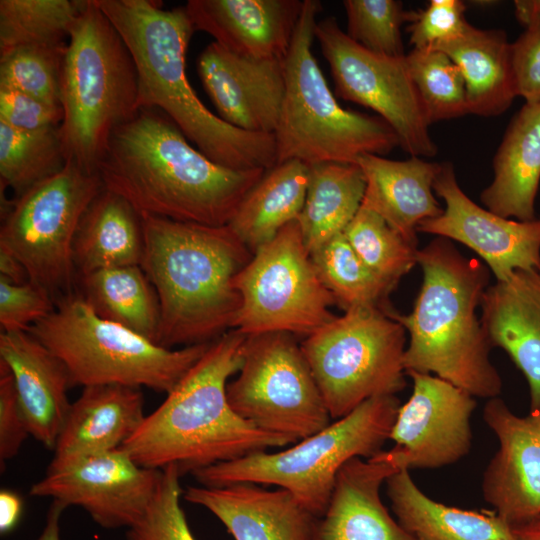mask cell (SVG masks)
I'll return each mask as SVG.
<instances>
[{
    "label": "cell",
    "mask_w": 540,
    "mask_h": 540,
    "mask_svg": "<svg viewBox=\"0 0 540 540\" xmlns=\"http://www.w3.org/2000/svg\"><path fill=\"white\" fill-rule=\"evenodd\" d=\"M187 140L161 111L140 109L114 130L96 173L140 214L228 225L266 170L227 168Z\"/></svg>",
    "instance_id": "cell-1"
},
{
    "label": "cell",
    "mask_w": 540,
    "mask_h": 540,
    "mask_svg": "<svg viewBox=\"0 0 540 540\" xmlns=\"http://www.w3.org/2000/svg\"><path fill=\"white\" fill-rule=\"evenodd\" d=\"M134 60L138 106L164 113L200 152L235 170L277 164L274 134L236 128L200 101L185 73L193 23L185 6L166 10L152 0H95Z\"/></svg>",
    "instance_id": "cell-2"
},
{
    "label": "cell",
    "mask_w": 540,
    "mask_h": 540,
    "mask_svg": "<svg viewBox=\"0 0 540 540\" xmlns=\"http://www.w3.org/2000/svg\"><path fill=\"white\" fill-rule=\"evenodd\" d=\"M140 216V266L160 303L157 344L172 349L211 343L234 329L242 300L233 282L253 253L228 225Z\"/></svg>",
    "instance_id": "cell-3"
},
{
    "label": "cell",
    "mask_w": 540,
    "mask_h": 540,
    "mask_svg": "<svg viewBox=\"0 0 540 540\" xmlns=\"http://www.w3.org/2000/svg\"><path fill=\"white\" fill-rule=\"evenodd\" d=\"M246 335L232 329L211 342L165 400L122 445L140 466L187 472L290 442L259 430L229 405L226 389L243 360Z\"/></svg>",
    "instance_id": "cell-4"
},
{
    "label": "cell",
    "mask_w": 540,
    "mask_h": 540,
    "mask_svg": "<svg viewBox=\"0 0 540 540\" xmlns=\"http://www.w3.org/2000/svg\"><path fill=\"white\" fill-rule=\"evenodd\" d=\"M417 264L422 284L413 310L390 315L409 334L405 373L434 374L474 397H498L502 380L476 314L489 286L488 269L442 237L418 249Z\"/></svg>",
    "instance_id": "cell-5"
},
{
    "label": "cell",
    "mask_w": 540,
    "mask_h": 540,
    "mask_svg": "<svg viewBox=\"0 0 540 540\" xmlns=\"http://www.w3.org/2000/svg\"><path fill=\"white\" fill-rule=\"evenodd\" d=\"M60 101L65 158L96 173L114 130L133 118L139 106L134 60L95 0H86L70 32Z\"/></svg>",
    "instance_id": "cell-6"
},
{
    "label": "cell",
    "mask_w": 540,
    "mask_h": 540,
    "mask_svg": "<svg viewBox=\"0 0 540 540\" xmlns=\"http://www.w3.org/2000/svg\"><path fill=\"white\" fill-rule=\"evenodd\" d=\"M319 0H304L284 59L285 94L274 132L277 164L299 160L354 163L363 154L384 156L399 146L394 130L379 116L339 105L312 53Z\"/></svg>",
    "instance_id": "cell-7"
},
{
    "label": "cell",
    "mask_w": 540,
    "mask_h": 540,
    "mask_svg": "<svg viewBox=\"0 0 540 540\" xmlns=\"http://www.w3.org/2000/svg\"><path fill=\"white\" fill-rule=\"evenodd\" d=\"M400 405L396 395L373 397L282 451L251 453L192 474L201 485L210 487L243 482L277 486L318 518L329 503L343 465L383 450Z\"/></svg>",
    "instance_id": "cell-8"
},
{
    "label": "cell",
    "mask_w": 540,
    "mask_h": 540,
    "mask_svg": "<svg viewBox=\"0 0 540 540\" xmlns=\"http://www.w3.org/2000/svg\"><path fill=\"white\" fill-rule=\"evenodd\" d=\"M65 366L73 386L125 385L170 392L211 343L171 349L98 316L74 292L29 330Z\"/></svg>",
    "instance_id": "cell-9"
},
{
    "label": "cell",
    "mask_w": 540,
    "mask_h": 540,
    "mask_svg": "<svg viewBox=\"0 0 540 540\" xmlns=\"http://www.w3.org/2000/svg\"><path fill=\"white\" fill-rule=\"evenodd\" d=\"M391 313L353 308L300 343L333 420L406 387V331Z\"/></svg>",
    "instance_id": "cell-10"
},
{
    "label": "cell",
    "mask_w": 540,
    "mask_h": 540,
    "mask_svg": "<svg viewBox=\"0 0 540 540\" xmlns=\"http://www.w3.org/2000/svg\"><path fill=\"white\" fill-rule=\"evenodd\" d=\"M103 189L96 173L71 161L15 198L0 229V249L19 259L30 282L54 299L74 293L73 242L80 220Z\"/></svg>",
    "instance_id": "cell-11"
},
{
    "label": "cell",
    "mask_w": 540,
    "mask_h": 540,
    "mask_svg": "<svg viewBox=\"0 0 540 540\" xmlns=\"http://www.w3.org/2000/svg\"><path fill=\"white\" fill-rule=\"evenodd\" d=\"M226 394L237 415L290 444L331 423L301 345L287 332L246 335L238 376Z\"/></svg>",
    "instance_id": "cell-12"
},
{
    "label": "cell",
    "mask_w": 540,
    "mask_h": 540,
    "mask_svg": "<svg viewBox=\"0 0 540 540\" xmlns=\"http://www.w3.org/2000/svg\"><path fill=\"white\" fill-rule=\"evenodd\" d=\"M241 296L235 328L245 335L287 332L305 337L336 316L297 220L259 247L234 278Z\"/></svg>",
    "instance_id": "cell-13"
},
{
    "label": "cell",
    "mask_w": 540,
    "mask_h": 540,
    "mask_svg": "<svg viewBox=\"0 0 540 540\" xmlns=\"http://www.w3.org/2000/svg\"><path fill=\"white\" fill-rule=\"evenodd\" d=\"M314 37L329 64L339 98L375 111L394 130L399 146L410 156L432 157L437 153L405 57L368 51L349 38L335 17L317 21Z\"/></svg>",
    "instance_id": "cell-14"
},
{
    "label": "cell",
    "mask_w": 540,
    "mask_h": 540,
    "mask_svg": "<svg viewBox=\"0 0 540 540\" xmlns=\"http://www.w3.org/2000/svg\"><path fill=\"white\" fill-rule=\"evenodd\" d=\"M160 475L118 448L49 466L30 494L79 506L103 528H129L146 511Z\"/></svg>",
    "instance_id": "cell-15"
},
{
    "label": "cell",
    "mask_w": 540,
    "mask_h": 540,
    "mask_svg": "<svg viewBox=\"0 0 540 540\" xmlns=\"http://www.w3.org/2000/svg\"><path fill=\"white\" fill-rule=\"evenodd\" d=\"M413 390L400 405L389 452L403 470L454 464L472 447L476 400L467 391L431 374L410 372Z\"/></svg>",
    "instance_id": "cell-16"
},
{
    "label": "cell",
    "mask_w": 540,
    "mask_h": 540,
    "mask_svg": "<svg viewBox=\"0 0 540 540\" xmlns=\"http://www.w3.org/2000/svg\"><path fill=\"white\" fill-rule=\"evenodd\" d=\"M433 190L445 208L421 222L418 232L462 243L485 261L499 282L517 270L540 271V218L513 220L479 206L460 188L451 163H441Z\"/></svg>",
    "instance_id": "cell-17"
},
{
    "label": "cell",
    "mask_w": 540,
    "mask_h": 540,
    "mask_svg": "<svg viewBox=\"0 0 540 540\" xmlns=\"http://www.w3.org/2000/svg\"><path fill=\"white\" fill-rule=\"evenodd\" d=\"M483 419L499 442L483 474L485 501L510 526L540 516V410L518 416L494 397Z\"/></svg>",
    "instance_id": "cell-18"
},
{
    "label": "cell",
    "mask_w": 540,
    "mask_h": 540,
    "mask_svg": "<svg viewBox=\"0 0 540 540\" xmlns=\"http://www.w3.org/2000/svg\"><path fill=\"white\" fill-rule=\"evenodd\" d=\"M197 72L219 117L241 130L274 134L285 94L284 59H255L213 41Z\"/></svg>",
    "instance_id": "cell-19"
},
{
    "label": "cell",
    "mask_w": 540,
    "mask_h": 540,
    "mask_svg": "<svg viewBox=\"0 0 540 540\" xmlns=\"http://www.w3.org/2000/svg\"><path fill=\"white\" fill-rule=\"evenodd\" d=\"M402 470L389 450L355 457L340 469L312 540H417L389 514L380 488Z\"/></svg>",
    "instance_id": "cell-20"
},
{
    "label": "cell",
    "mask_w": 540,
    "mask_h": 540,
    "mask_svg": "<svg viewBox=\"0 0 540 540\" xmlns=\"http://www.w3.org/2000/svg\"><path fill=\"white\" fill-rule=\"evenodd\" d=\"M304 0H189L195 30L231 52L255 59H285Z\"/></svg>",
    "instance_id": "cell-21"
},
{
    "label": "cell",
    "mask_w": 540,
    "mask_h": 540,
    "mask_svg": "<svg viewBox=\"0 0 540 540\" xmlns=\"http://www.w3.org/2000/svg\"><path fill=\"white\" fill-rule=\"evenodd\" d=\"M183 497L215 515L234 540H312L317 517L285 489L201 485L189 486Z\"/></svg>",
    "instance_id": "cell-22"
},
{
    "label": "cell",
    "mask_w": 540,
    "mask_h": 540,
    "mask_svg": "<svg viewBox=\"0 0 540 540\" xmlns=\"http://www.w3.org/2000/svg\"><path fill=\"white\" fill-rule=\"evenodd\" d=\"M481 325L491 348H502L525 376L530 411L540 410V271L517 270L481 300Z\"/></svg>",
    "instance_id": "cell-23"
},
{
    "label": "cell",
    "mask_w": 540,
    "mask_h": 540,
    "mask_svg": "<svg viewBox=\"0 0 540 540\" xmlns=\"http://www.w3.org/2000/svg\"><path fill=\"white\" fill-rule=\"evenodd\" d=\"M0 361L12 374L30 436L54 449L71 406L65 366L28 331L1 332Z\"/></svg>",
    "instance_id": "cell-24"
},
{
    "label": "cell",
    "mask_w": 540,
    "mask_h": 540,
    "mask_svg": "<svg viewBox=\"0 0 540 540\" xmlns=\"http://www.w3.org/2000/svg\"><path fill=\"white\" fill-rule=\"evenodd\" d=\"M145 416L140 388L117 384L83 387L71 403L49 466L121 448Z\"/></svg>",
    "instance_id": "cell-25"
},
{
    "label": "cell",
    "mask_w": 540,
    "mask_h": 540,
    "mask_svg": "<svg viewBox=\"0 0 540 540\" xmlns=\"http://www.w3.org/2000/svg\"><path fill=\"white\" fill-rule=\"evenodd\" d=\"M356 164L366 181L361 206L380 215L409 244L417 247L419 224L443 212L433 194L441 163L416 156L396 161L363 154Z\"/></svg>",
    "instance_id": "cell-26"
},
{
    "label": "cell",
    "mask_w": 540,
    "mask_h": 540,
    "mask_svg": "<svg viewBox=\"0 0 540 540\" xmlns=\"http://www.w3.org/2000/svg\"><path fill=\"white\" fill-rule=\"evenodd\" d=\"M494 177L481 193L486 209L504 218L535 219L540 183V101L512 118L493 160Z\"/></svg>",
    "instance_id": "cell-27"
},
{
    "label": "cell",
    "mask_w": 540,
    "mask_h": 540,
    "mask_svg": "<svg viewBox=\"0 0 540 540\" xmlns=\"http://www.w3.org/2000/svg\"><path fill=\"white\" fill-rule=\"evenodd\" d=\"M72 254L77 278L100 269L141 265L140 213L123 197L103 188L80 220Z\"/></svg>",
    "instance_id": "cell-28"
},
{
    "label": "cell",
    "mask_w": 540,
    "mask_h": 540,
    "mask_svg": "<svg viewBox=\"0 0 540 540\" xmlns=\"http://www.w3.org/2000/svg\"><path fill=\"white\" fill-rule=\"evenodd\" d=\"M385 483L397 521L417 540H515L512 527L494 511L437 502L420 490L409 470L396 472Z\"/></svg>",
    "instance_id": "cell-29"
},
{
    "label": "cell",
    "mask_w": 540,
    "mask_h": 540,
    "mask_svg": "<svg viewBox=\"0 0 540 540\" xmlns=\"http://www.w3.org/2000/svg\"><path fill=\"white\" fill-rule=\"evenodd\" d=\"M435 49L443 51L460 68L469 114L498 116L518 97L511 43L504 31L480 29L469 24L461 36Z\"/></svg>",
    "instance_id": "cell-30"
},
{
    "label": "cell",
    "mask_w": 540,
    "mask_h": 540,
    "mask_svg": "<svg viewBox=\"0 0 540 540\" xmlns=\"http://www.w3.org/2000/svg\"><path fill=\"white\" fill-rule=\"evenodd\" d=\"M309 182V165L288 160L266 170L247 193L228 226L254 253L298 219Z\"/></svg>",
    "instance_id": "cell-31"
},
{
    "label": "cell",
    "mask_w": 540,
    "mask_h": 540,
    "mask_svg": "<svg viewBox=\"0 0 540 540\" xmlns=\"http://www.w3.org/2000/svg\"><path fill=\"white\" fill-rule=\"evenodd\" d=\"M366 188L354 163L309 165V182L298 223L309 253L342 234L359 211Z\"/></svg>",
    "instance_id": "cell-32"
},
{
    "label": "cell",
    "mask_w": 540,
    "mask_h": 540,
    "mask_svg": "<svg viewBox=\"0 0 540 540\" xmlns=\"http://www.w3.org/2000/svg\"><path fill=\"white\" fill-rule=\"evenodd\" d=\"M77 280V293L98 316L157 343L160 303L140 265L100 269Z\"/></svg>",
    "instance_id": "cell-33"
},
{
    "label": "cell",
    "mask_w": 540,
    "mask_h": 540,
    "mask_svg": "<svg viewBox=\"0 0 540 540\" xmlns=\"http://www.w3.org/2000/svg\"><path fill=\"white\" fill-rule=\"evenodd\" d=\"M310 256L323 285L344 312L353 308L394 311L389 296L396 286L370 270L343 233L310 252Z\"/></svg>",
    "instance_id": "cell-34"
},
{
    "label": "cell",
    "mask_w": 540,
    "mask_h": 540,
    "mask_svg": "<svg viewBox=\"0 0 540 540\" xmlns=\"http://www.w3.org/2000/svg\"><path fill=\"white\" fill-rule=\"evenodd\" d=\"M86 0H1L0 56L27 46L66 45Z\"/></svg>",
    "instance_id": "cell-35"
},
{
    "label": "cell",
    "mask_w": 540,
    "mask_h": 540,
    "mask_svg": "<svg viewBox=\"0 0 540 540\" xmlns=\"http://www.w3.org/2000/svg\"><path fill=\"white\" fill-rule=\"evenodd\" d=\"M66 163L59 128L26 132L0 122L1 185L10 187L16 198L60 172Z\"/></svg>",
    "instance_id": "cell-36"
},
{
    "label": "cell",
    "mask_w": 540,
    "mask_h": 540,
    "mask_svg": "<svg viewBox=\"0 0 540 540\" xmlns=\"http://www.w3.org/2000/svg\"><path fill=\"white\" fill-rule=\"evenodd\" d=\"M405 60L429 124L468 113L460 68L438 49H413Z\"/></svg>",
    "instance_id": "cell-37"
},
{
    "label": "cell",
    "mask_w": 540,
    "mask_h": 540,
    "mask_svg": "<svg viewBox=\"0 0 540 540\" xmlns=\"http://www.w3.org/2000/svg\"><path fill=\"white\" fill-rule=\"evenodd\" d=\"M343 234L363 263L395 286L417 264L418 248L372 210L361 206Z\"/></svg>",
    "instance_id": "cell-38"
},
{
    "label": "cell",
    "mask_w": 540,
    "mask_h": 540,
    "mask_svg": "<svg viewBox=\"0 0 540 540\" xmlns=\"http://www.w3.org/2000/svg\"><path fill=\"white\" fill-rule=\"evenodd\" d=\"M67 45L27 46L0 56V87L61 106V74Z\"/></svg>",
    "instance_id": "cell-39"
},
{
    "label": "cell",
    "mask_w": 540,
    "mask_h": 540,
    "mask_svg": "<svg viewBox=\"0 0 540 540\" xmlns=\"http://www.w3.org/2000/svg\"><path fill=\"white\" fill-rule=\"evenodd\" d=\"M346 34L354 42L375 54L405 57L401 26L406 11L396 0H345Z\"/></svg>",
    "instance_id": "cell-40"
},
{
    "label": "cell",
    "mask_w": 540,
    "mask_h": 540,
    "mask_svg": "<svg viewBox=\"0 0 540 540\" xmlns=\"http://www.w3.org/2000/svg\"><path fill=\"white\" fill-rule=\"evenodd\" d=\"M180 476L175 465L161 469L156 491L141 518L128 528L127 540H195L180 505Z\"/></svg>",
    "instance_id": "cell-41"
},
{
    "label": "cell",
    "mask_w": 540,
    "mask_h": 540,
    "mask_svg": "<svg viewBox=\"0 0 540 540\" xmlns=\"http://www.w3.org/2000/svg\"><path fill=\"white\" fill-rule=\"evenodd\" d=\"M464 14L460 0H431L425 9L406 11L413 49H435L461 36L469 26Z\"/></svg>",
    "instance_id": "cell-42"
},
{
    "label": "cell",
    "mask_w": 540,
    "mask_h": 540,
    "mask_svg": "<svg viewBox=\"0 0 540 540\" xmlns=\"http://www.w3.org/2000/svg\"><path fill=\"white\" fill-rule=\"evenodd\" d=\"M55 307L54 299L40 286L30 281L12 284L0 279L1 332L28 331Z\"/></svg>",
    "instance_id": "cell-43"
},
{
    "label": "cell",
    "mask_w": 540,
    "mask_h": 540,
    "mask_svg": "<svg viewBox=\"0 0 540 540\" xmlns=\"http://www.w3.org/2000/svg\"><path fill=\"white\" fill-rule=\"evenodd\" d=\"M63 109L21 91L0 87V122L20 131L60 128Z\"/></svg>",
    "instance_id": "cell-44"
},
{
    "label": "cell",
    "mask_w": 540,
    "mask_h": 540,
    "mask_svg": "<svg viewBox=\"0 0 540 540\" xmlns=\"http://www.w3.org/2000/svg\"><path fill=\"white\" fill-rule=\"evenodd\" d=\"M28 425L19 404L12 374L0 361V460L16 456L27 437Z\"/></svg>",
    "instance_id": "cell-45"
},
{
    "label": "cell",
    "mask_w": 540,
    "mask_h": 540,
    "mask_svg": "<svg viewBox=\"0 0 540 540\" xmlns=\"http://www.w3.org/2000/svg\"><path fill=\"white\" fill-rule=\"evenodd\" d=\"M511 60L517 96L540 101V21L511 43Z\"/></svg>",
    "instance_id": "cell-46"
},
{
    "label": "cell",
    "mask_w": 540,
    "mask_h": 540,
    "mask_svg": "<svg viewBox=\"0 0 540 540\" xmlns=\"http://www.w3.org/2000/svg\"><path fill=\"white\" fill-rule=\"evenodd\" d=\"M22 513V500L14 492L2 490L0 492V532H10L18 523Z\"/></svg>",
    "instance_id": "cell-47"
},
{
    "label": "cell",
    "mask_w": 540,
    "mask_h": 540,
    "mask_svg": "<svg viewBox=\"0 0 540 540\" xmlns=\"http://www.w3.org/2000/svg\"><path fill=\"white\" fill-rule=\"evenodd\" d=\"M0 279L12 284H25L30 281L22 262L3 249H0Z\"/></svg>",
    "instance_id": "cell-48"
},
{
    "label": "cell",
    "mask_w": 540,
    "mask_h": 540,
    "mask_svg": "<svg viewBox=\"0 0 540 540\" xmlns=\"http://www.w3.org/2000/svg\"><path fill=\"white\" fill-rule=\"evenodd\" d=\"M67 508L65 504L53 500L46 516L44 528L36 540H61L60 520L63 511Z\"/></svg>",
    "instance_id": "cell-49"
},
{
    "label": "cell",
    "mask_w": 540,
    "mask_h": 540,
    "mask_svg": "<svg viewBox=\"0 0 540 540\" xmlns=\"http://www.w3.org/2000/svg\"><path fill=\"white\" fill-rule=\"evenodd\" d=\"M517 20L525 27L540 21V0L514 1Z\"/></svg>",
    "instance_id": "cell-50"
},
{
    "label": "cell",
    "mask_w": 540,
    "mask_h": 540,
    "mask_svg": "<svg viewBox=\"0 0 540 540\" xmlns=\"http://www.w3.org/2000/svg\"><path fill=\"white\" fill-rule=\"evenodd\" d=\"M511 527L515 540H540V516Z\"/></svg>",
    "instance_id": "cell-51"
}]
</instances>
